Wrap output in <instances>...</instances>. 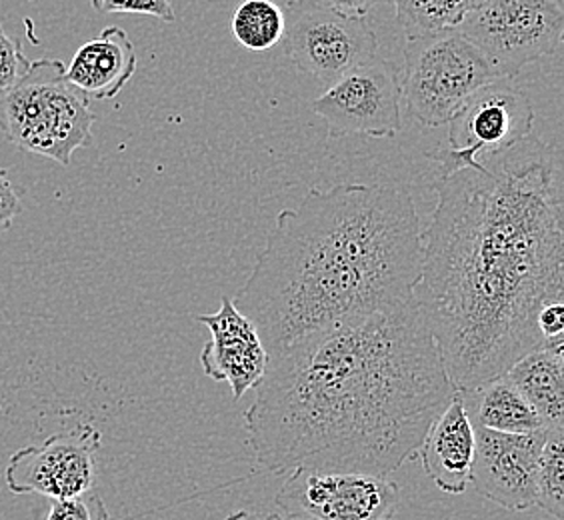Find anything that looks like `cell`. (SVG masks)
I'll list each match as a JSON object with an SVG mask.
<instances>
[{
    "mask_svg": "<svg viewBox=\"0 0 564 520\" xmlns=\"http://www.w3.org/2000/svg\"><path fill=\"white\" fill-rule=\"evenodd\" d=\"M284 29V11L272 0H245L232 17L235 39L254 53L271 51L282 43Z\"/></svg>",
    "mask_w": 564,
    "mask_h": 520,
    "instance_id": "19",
    "label": "cell"
},
{
    "mask_svg": "<svg viewBox=\"0 0 564 520\" xmlns=\"http://www.w3.org/2000/svg\"><path fill=\"white\" fill-rule=\"evenodd\" d=\"M561 2H563V0H561Z\"/></svg>",
    "mask_w": 564,
    "mask_h": 520,
    "instance_id": "28",
    "label": "cell"
},
{
    "mask_svg": "<svg viewBox=\"0 0 564 520\" xmlns=\"http://www.w3.org/2000/svg\"><path fill=\"white\" fill-rule=\"evenodd\" d=\"M534 507L554 519L564 512V424L549 426L536 468V499Z\"/></svg>",
    "mask_w": 564,
    "mask_h": 520,
    "instance_id": "20",
    "label": "cell"
},
{
    "mask_svg": "<svg viewBox=\"0 0 564 520\" xmlns=\"http://www.w3.org/2000/svg\"><path fill=\"white\" fill-rule=\"evenodd\" d=\"M456 31L475 44L502 78L553 55L563 41L561 0H485Z\"/></svg>",
    "mask_w": 564,
    "mask_h": 520,
    "instance_id": "6",
    "label": "cell"
},
{
    "mask_svg": "<svg viewBox=\"0 0 564 520\" xmlns=\"http://www.w3.org/2000/svg\"><path fill=\"white\" fill-rule=\"evenodd\" d=\"M543 347H564V301L544 304L536 318Z\"/></svg>",
    "mask_w": 564,
    "mask_h": 520,
    "instance_id": "24",
    "label": "cell"
},
{
    "mask_svg": "<svg viewBox=\"0 0 564 520\" xmlns=\"http://www.w3.org/2000/svg\"><path fill=\"white\" fill-rule=\"evenodd\" d=\"M534 129L531 98L514 78H497L478 88L448 120L445 147L434 152L441 176L477 166L490 152L502 151Z\"/></svg>",
    "mask_w": 564,
    "mask_h": 520,
    "instance_id": "8",
    "label": "cell"
},
{
    "mask_svg": "<svg viewBox=\"0 0 564 520\" xmlns=\"http://www.w3.org/2000/svg\"><path fill=\"white\" fill-rule=\"evenodd\" d=\"M195 318L210 333L200 353L203 372L215 382H227L232 401H240L245 392L261 382L269 365V353L262 345L257 326L228 296H223L217 313Z\"/></svg>",
    "mask_w": 564,
    "mask_h": 520,
    "instance_id": "13",
    "label": "cell"
},
{
    "mask_svg": "<svg viewBox=\"0 0 564 520\" xmlns=\"http://www.w3.org/2000/svg\"><path fill=\"white\" fill-rule=\"evenodd\" d=\"M254 390L245 429L262 470L382 477L416 456L456 392L414 296L269 357Z\"/></svg>",
    "mask_w": 564,
    "mask_h": 520,
    "instance_id": "2",
    "label": "cell"
},
{
    "mask_svg": "<svg viewBox=\"0 0 564 520\" xmlns=\"http://www.w3.org/2000/svg\"><path fill=\"white\" fill-rule=\"evenodd\" d=\"M102 434L93 424H75L51 434L43 445L24 446L9 458L4 480L12 495L68 499L95 487Z\"/></svg>",
    "mask_w": 564,
    "mask_h": 520,
    "instance_id": "11",
    "label": "cell"
},
{
    "mask_svg": "<svg viewBox=\"0 0 564 520\" xmlns=\"http://www.w3.org/2000/svg\"><path fill=\"white\" fill-rule=\"evenodd\" d=\"M328 7L338 9V11L348 12V14H358L367 17L382 0H323Z\"/></svg>",
    "mask_w": 564,
    "mask_h": 520,
    "instance_id": "26",
    "label": "cell"
},
{
    "mask_svg": "<svg viewBox=\"0 0 564 520\" xmlns=\"http://www.w3.org/2000/svg\"><path fill=\"white\" fill-rule=\"evenodd\" d=\"M475 448L477 433L468 419L463 394L456 390L445 411L429 426L416 455L421 456L424 473L434 485L456 497L470 485Z\"/></svg>",
    "mask_w": 564,
    "mask_h": 520,
    "instance_id": "14",
    "label": "cell"
},
{
    "mask_svg": "<svg viewBox=\"0 0 564 520\" xmlns=\"http://www.w3.org/2000/svg\"><path fill=\"white\" fill-rule=\"evenodd\" d=\"M98 12H122L174 22L173 0H90Z\"/></svg>",
    "mask_w": 564,
    "mask_h": 520,
    "instance_id": "23",
    "label": "cell"
},
{
    "mask_svg": "<svg viewBox=\"0 0 564 520\" xmlns=\"http://www.w3.org/2000/svg\"><path fill=\"white\" fill-rule=\"evenodd\" d=\"M401 102V68L375 55L326 88L311 110L325 120L328 139H387L402 130Z\"/></svg>",
    "mask_w": 564,
    "mask_h": 520,
    "instance_id": "9",
    "label": "cell"
},
{
    "mask_svg": "<svg viewBox=\"0 0 564 520\" xmlns=\"http://www.w3.org/2000/svg\"><path fill=\"white\" fill-rule=\"evenodd\" d=\"M137 73V51L120 26H107L97 39L76 51L66 66V80L95 100H110Z\"/></svg>",
    "mask_w": 564,
    "mask_h": 520,
    "instance_id": "15",
    "label": "cell"
},
{
    "mask_svg": "<svg viewBox=\"0 0 564 520\" xmlns=\"http://www.w3.org/2000/svg\"><path fill=\"white\" fill-rule=\"evenodd\" d=\"M21 191L12 183L11 174L0 166V232L9 230L14 218L21 215Z\"/></svg>",
    "mask_w": 564,
    "mask_h": 520,
    "instance_id": "25",
    "label": "cell"
},
{
    "mask_svg": "<svg viewBox=\"0 0 564 520\" xmlns=\"http://www.w3.org/2000/svg\"><path fill=\"white\" fill-rule=\"evenodd\" d=\"M401 490L391 478L355 470L294 468L276 509L311 520H391Z\"/></svg>",
    "mask_w": 564,
    "mask_h": 520,
    "instance_id": "10",
    "label": "cell"
},
{
    "mask_svg": "<svg viewBox=\"0 0 564 520\" xmlns=\"http://www.w3.org/2000/svg\"><path fill=\"white\" fill-rule=\"evenodd\" d=\"M29 66L31 61L22 53L21 43L11 39L0 24V98L17 87Z\"/></svg>",
    "mask_w": 564,
    "mask_h": 520,
    "instance_id": "22",
    "label": "cell"
},
{
    "mask_svg": "<svg viewBox=\"0 0 564 520\" xmlns=\"http://www.w3.org/2000/svg\"><path fill=\"white\" fill-rule=\"evenodd\" d=\"M477 448L470 485L478 495L512 512L534 507L536 468L549 426L527 434L475 429Z\"/></svg>",
    "mask_w": 564,
    "mask_h": 520,
    "instance_id": "12",
    "label": "cell"
},
{
    "mask_svg": "<svg viewBox=\"0 0 564 520\" xmlns=\"http://www.w3.org/2000/svg\"><path fill=\"white\" fill-rule=\"evenodd\" d=\"M406 36L456 29L485 0H392Z\"/></svg>",
    "mask_w": 564,
    "mask_h": 520,
    "instance_id": "18",
    "label": "cell"
},
{
    "mask_svg": "<svg viewBox=\"0 0 564 520\" xmlns=\"http://www.w3.org/2000/svg\"><path fill=\"white\" fill-rule=\"evenodd\" d=\"M414 299L456 390L543 347L536 318L564 301L563 159L527 134L436 181Z\"/></svg>",
    "mask_w": 564,
    "mask_h": 520,
    "instance_id": "1",
    "label": "cell"
},
{
    "mask_svg": "<svg viewBox=\"0 0 564 520\" xmlns=\"http://www.w3.org/2000/svg\"><path fill=\"white\" fill-rule=\"evenodd\" d=\"M44 520H110L109 509L95 488L68 499H56Z\"/></svg>",
    "mask_w": 564,
    "mask_h": 520,
    "instance_id": "21",
    "label": "cell"
},
{
    "mask_svg": "<svg viewBox=\"0 0 564 520\" xmlns=\"http://www.w3.org/2000/svg\"><path fill=\"white\" fill-rule=\"evenodd\" d=\"M225 520H311L303 519V517H294V514H286V512H274V514H254V512H249V510H237V512H232L230 517H227Z\"/></svg>",
    "mask_w": 564,
    "mask_h": 520,
    "instance_id": "27",
    "label": "cell"
},
{
    "mask_svg": "<svg viewBox=\"0 0 564 520\" xmlns=\"http://www.w3.org/2000/svg\"><path fill=\"white\" fill-rule=\"evenodd\" d=\"M467 407L468 419L475 429L495 433L527 434L541 431L546 424L522 397L514 382L500 375L477 389L458 390Z\"/></svg>",
    "mask_w": 564,
    "mask_h": 520,
    "instance_id": "16",
    "label": "cell"
},
{
    "mask_svg": "<svg viewBox=\"0 0 564 520\" xmlns=\"http://www.w3.org/2000/svg\"><path fill=\"white\" fill-rule=\"evenodd\" d=\"M56 58L31 61L17 87L0 98V132L19 149L68 166L93 144L90 98L78 93Z\"/></svg>",
    "mask_w": 564,
    "mask_h": 520,
    "instance_id": "4",
    "label": "cell"
},
{
    "mask_svg": "<svg viewBox=\"0 0 564 520\" xmlns=\"http://www.w3.org/2000/svg\"><path fill=\"white\" fill-rule=\"evenodd\" d=\"M284 53L304 75L330 87L377 55L379 41L367 17L348 14L323 0H289Z\"/></svg>",
    "mask_w": 564,
    "mask_h": 520,
    "instance_id": "7",
    "label": "cell"
},
{
    "mask_svg": "<svg viewBox=\"0 0 564 520\" xmlns=\"http://www.w3.org/2000/svg\"><path fill=\"white\" fill-rule=\"evenodd\" d=\"M505 375L531 402L546 426L564 424V347L534 348Z\"/></svg>",
    "mask_w": 564,
    "mask_h": 520,
    "instance_id": "17",
    "label": "cell"
},
{
    "mask_svg": "<svg viewBox=\"0 0 564 520\" xmlns=\"http://www.w3.org/2000/svg\"><path fill=\"white\" fill-rule=\"evenodd\" d=\"M423 274L413 196L382 185L313 188L282 208L235 306L269 357L358 316L406 303Z\"/></svg>",
    "mask_w": 564,
    "mask_h": 520,
    "instance_id": "3",
    "label": "cell"
},
{
    "mask_svg": "<svg viewBox=\"0 0 564 520\" xmlns=\"http://www.w3.org/2000/svg\"><path fill=\"white\" fill-rule=\"evenodd\" d=\"M497 78V68L456 29L406 36L402 98L423 127H445L473 93Z\"/></svg>",
    "mask_w": 564,
    "mask_h": 520,
    "instance_id": "5",
    "label": "cell"
}]
</instances>
